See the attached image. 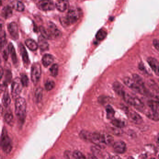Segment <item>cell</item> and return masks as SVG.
I'll list each match as a JSON object with an SVG mask.
<instances>
[{
    "mask_svg": "<svg viewBox=\"0 0 159 159\" xmlns=\"http://www.w3.org/2000/svg\"><path fill=\"white\" fill-rule=\"evenodd\" d=\"M158 143H159V136H158Z\"/></svg>",
    "mask_w": 159,
    "mask_h": 159,
    "instance_id": "obj_45",
    "label": "cell"
},
{
    "mask_svg": "<svg viewBox=\"0 0 159 159\" xmlns=\"http://www.w3.org/2000/svg\"><path fill=\"white\" fill-rule=\"evenodd\" d=\"M20 79L23 86L25 87V86H28L29 83V79L26 75L24 74L21 75V78H20Z\"/></svg>",
    "mask_w": 159,
    "mask_h": 159,
    "instance_id": "obj_37",
    "label": "cell"
},
{
    "mask_svg": "<svg viewBox=\"0 0 159 159\" xmlns=\"http://www.w3.org/2000/svg\"><path fill=\"white\" fill-rule=\"evenodd\" d=\"M145 113L146 115L147 116L149 119H151V120H153V121H155V122L159 121V114L157 112L153 111L150 109L146 111Z\"/></svg>",
    "mask_w": 159,
    "mask_h": 159,
    "instance_id": "obj_17",
    "label": "cell"
},
{
    "mask_svg": "<svg viewBox=\"0 0 159 159\" xmlns=\"http://www.w3.org/2000/svg\"><path fill=\"white\" fill-rule=\"evenodd\" d=\"M113 87H114V89L117 94L121 96H122L123 93L125 92L123 89V86L120 83L117 82L114 83L113 84Z\"/></svg>",
    "mask_w": 159,
    "mask_h": 159,
    "instance_id": "obj_26",
    "label": "cell"
},
{
    "mask_svg": "<svg viewBox=\"0 0 159 159\" xmlns=\"http://www.w3.org/2000/svg\"><path fill=\"white\" fill-rule=\"evenodd\" d=\"M25 44L27 47L32 51L37 50L38 48V45L33 39H27L25 41Z\"/></svg>",
    "mask_w": 159,
    "mask_h": 159,
    "instance_id": "obj_19",
    "label": "cell"
},
{
    "mask_svg": "<svg viewBox=\"0 0 159 159\" xmlns=\"http://www.w3.org/2000/svg\"><path fill=\"white\" fill-rule=\"evenodd\" d=\"M148 105L150 109L155 112L159 111V101L150 100L148 102Z\"/></svg>",
    "mask_w": 159,
    "mask_h": 159,
    "instance_id": "obj_27",
    "label": "cell"
},
{
    "mask_svg": "<svg viewBox=\"0 0 159 159\" xmlns=\"http://www.w3.org/2000/svg\"><path fill=\"white\" fill-rule=\"evenodd\" d=\"M123 82L127 87L133 90L136 93H139L143 95H147L149 94L148 90L146 88L145 85L138 84L133 79L130 78H125L123 79Z\"/></svg>",
    "mask_w": 159,
    "mask_h": 159,
    "instance_id": "obj_2",
    "label": "cell"
},
{
    "mask_svg": "<svg viewBox=\"0 0 159 159\" xmlns=\"http://www.w3.org/2000/svg\"><path fill=\"white\" fill-rule=\"evenodd\" d=\"M127 114L129 119L132 122L136 124H140L142 122L143 120L141 117L138 113L132 110L128 111Z\"/></svg>",
    "mask_w": 159,
    "mask_h": 159,
    "instance_id": "obj_10",
    "label": "cell"
},
{
    "mask_svg": "<svg viewBox=\"0 0 159 159\" xmlns=\"http://www.w3.org/2000/svg\"><path fill=\"white\" fill-rule=\"evenodd\" d=\"M27 103L25 98L19 97L15 99V113L20 122H24L26 116Z\"/></svg>",
    "mask_w": 159,
    "mask_h": 159,
    "instance_id": "obj_1",
    "label": "cell"
},
{
    "mask_svg": "<svg viewBox=\"0 0 159 159\" xmlns=\"http://www.w3.org/2000/svg\"><path fill=\"white\" fill-rule=\"evenodd\" d=\"M13 11L11 7L9 6H5L1 11V14L4 18H9L12 15Z\"/></svg>",
    "mask_w": 159,
    "mask_h": 159,
    "instance_id": "obj_21",
    "label": "cell"
},
{
    "mask_svg": "<svg viewBox=\"0 0 159 159\" xmlns=\"http://www.w3.org/2000/svg\"><path fill=\"white\" fill-rule=\"evenodd\" d=\"M23 86L20 78H15L13 81L11 85V95L14 99H16L19 97L22 92Z\"/></svg>",
    "mask_w": 159,
    "mask_h": 159,
    "instance_id": "obj_5",
    "label": "cell"
},
{
    "mask_svg": "<svg viewBox=\"0 0 159 159\" xmlns=\"http://www.w3.org/2000/svg\"><path fill=\"white\" fill-rule=\"evenodd\" d=\"M19 49L20 51V54L22 55V59L24 64H28L30 62L29 56L27 54L26 49L23 44H20L19 45Z\"/></svg>",
    "mask_w": 159,
    "mask_h": 159,
    "instance_id": "obj_15",
    "label": "cell"
},
{
    "mask_svg": "<svg viewBox=\"0 0 159 159\" xmlns=\"http://www.w3.org/2000/svg\"><path fill=\"white\" fill-rule=\"evenodd\" d=\"M2 102L3 105L5 107H8L10 105L11 103V98L8 90H5L4 93L2 97Z\"/></svg>",
    "mask_w": 159,
    "mask_h": 159,
    "instance_id": "obj_23",
    "label": "cell"
},
{
    "mask_svg": "<svg viewBox=\"0 0 159 159\" xmlns=\"http://www.w3.org/2000/svg\"><path fill=\"white\" fill-rule=\"evenodd\" d=\"M48 31L51 37L57 38L61 37V32L57 27L52 22H49L48 23Z\"/></svg>",
    "mask_w": 159,
    "mask_h": 159,
    "instance_id": "obj_8",
    "label": "cell"
},
{
    "mask_svg": "<svg viewBox=\"0 0 159 159\" xmlns=\"http://www.w3.org/2000/svg\"><path fill=\"white\" fill-rule=\"evenodd\" d=\"M55 5L58 11L63 12L68 8V2L67 0H58Z\"/></svg>",
    "mask_w": 159,
    "mask_h": 159,
    "instance_id": "obj_13",
    "label": "cell"
},
{
    "mask_svg": "<svg viewBox=\"0 0 159 159\" xmlns=\"http://www.w3.org/2000/svg\"><path fill=\"white\" fill-rule=\"evenodd\" d=\"M113 148L117 153H123L126 151V144L122 141H118L113 144Z\"/></svg>",
    "mask_w": 159,
    "mask_h": 159,
    "instance_id": "obj_12",
    "label": "cell"
},
{
    "mask_svg": "<svg viewBox=\"0 0 159 159\" xmlns=\"http://www.w3.org/2000/svg\"><path fill=\"white\" fill-rule=\"evenodd\" d=\"M55 87V83L52 80L47 81L45 84V88L48 91L52 90Z\"/></svg>",
    "mask_w": 159,
    "mask_h": 159,
    "instance_id": "obj_36",
    "label": "cell"
},
{
    "mask_svg": "<svg viewBox=\"0 0 159 159\" xmlns=\"http://www.w3.org/2000/svg\"><path fill=\"white\" fill-rule=\"evenodd\" d=\"M133 107L141 112L144 111L145 109V106L143 103L137 98L135 97V101Z\"/></svg>",
    "mask_w": 159,
    "mask_h": 159,
    "instance_id": "obj_28",
    "label": "cell"
},
{
    "mask_svg": "<svg viewBox=\"0 0 159 159\" xmlns=\"http://www.w3.org/2000/svg\"><path fill=\"white\" fill-rule=\"evenodd\" d=\"M102 141L103 144L110 145L113 144L114 142V138L108 134H102Z\"/></svg>",
    "mask_w": 159,
    "mask_h": 159,
    "instance_id": "obj_22",
    "label": "cell"
},
{
    "mask_svg": "<svg viewBox=\"0 0 159 159\" xmlns=\"http://www.w3.org/2000/svg\"><path fill=\"white\" fill-rule=\"evenodd\" d=\"M0 62H1V59H0Z\"/></svg>",
    "mask_w": 159,
    "mask_h": 159,
    "instance_id": "obj_46",
    "label": "cell"
},
{
    "mask_svg": "<svg viewBox=\"0 0 159 159\" xmlns=\"http://www.w3.org/2000/svg\"><path fill=\"white\" fill-rule=\"evenodd\" d=\"M111 124L117 128H122L125 126V122L120 119H115L112 120Z\"/></svg>",
    "mask_w": 159,
    "mask_h": 159,
    "instance_id": "obj_32",
    "label": "cell"
},
{
    "mask_svg": "<svg viewBox=\"0 0 159 159\" xmlns=\"http://www.w3.org/2000/svg\"><path fill=\"white\" fill-rule=\"evenodd\" d=\"M4 69L2 68V67L0 66V80L2 78V76L4 75Z\"/></svg>",
    "mask_w": 159,
    "mask_h": 159,
    "instance_id": "obj_41",
    "label": "cell"
},
{
    "mask_svg": "<svg viewBox=\"0 0 159 159\" xmlns=\"http://www.w3.org/2000/svg\"><path fill=\"white\" fill-rule=\"evenodd\" d=\"M8 32L10 36L14 40H17L19 38L18 27L17 23L15 22H12L8 25Z\"/></svg>",
    "mask_w": 159,
    "mask_h": 159,
    "instance_id": "obj_9",
    "label": "cell"
},
{
    "mask_svg": "<svg viewBox=\"0 0 159 159\" xmlns=\"http://www.w3.org/2000/svg\"><path fill=\"white\" fill-rule=\"evenodd\" d=\"M149 66L156 75L159 76V62L152 57H148L147 60Z\"/></svg>",
    "mask_w": 159,
    "mask_h": 159,
    "instance_id": "obj_11",
    "label": "cell"
},
{
    "mask_svg": "<svg viewBox=\"0 0 159 159\" xmlns=\"http://www.w3.org/2000/svg\"><path fill=\"white\" fill-rule=\"evenodd\" d=\"M4 26V22L2 20L0 19V31L2 30V29Z\"/></svg>",
    "mask_w": 159,
    "mask_h": 159,
    "instance_id": "obj_42",
    "label": "cell"
},
{
    "mask_svg": "<svg viewBox=\"0 0 159 159\" xmlns=\"http://www.w3.org/2000/svg\"><path fill=\"white\" fill-rule=\"evenodd\" d=\"M139 68L140 69V70L141 71H144V72H146V70L144 66V65L142 64H140L139 65Z\"/></svg>",
    "mask_w": 159,
    "mask_h": 159,
    "instance_id": "obj_40",
    "label": "cell"
},
{
    "mask_svg": "<svg viewBox=\"0 0 159 159\" xmlns=\"http://www.w3.org/2000/svg\"><path fill=\"white\" fill-rule=\"evenodd\" d=\"M9 53L11 55L12 60L14 63V64H16L17 63V55H16V52L15 50L13 45L12 43L9 44Z\"/></svg>",
    "mask_w": 159,
    "mask_h": 159,
    "instance_id": "obj_24",
    "label": "cell"
},
{
    "mask_svg": "<svg viewBox=\"0 0 159 159\" xmlns=\"http://www.w3.org/2000/svg\"><path fill=\"white\" fill-rule=\"evenodd\" d=\"M107 35V32L104 30L101 29L97 33L96 35V38L97 40L101 41V40H103L105 39V38H106Z\"/></svg>",
    "mask_w": 159,
    "mask_h": 159,
    "instance_id": "obj_31",
    "label": "cell"
},
{
    "mask_svg": "<svg viewBox=\"0 0 159 159\" xmlns=\"http://www.w3.org/2000/svg\"><path fill=\"white\" fill-rule=\"evenodd\" d=\"M42 94H43L42 93V90L41 87L38 88L35 90L34 96H35V100L37 103L40 102L42 100Z\"/></svg>",
    "mask_w": 159,
    "mask_h": 159,
    "instance_id": "obj_30",
    "label": "cell"
},
{
    "mask_svg": "<svg viewBox=\"0 0 159 159\" xmlns=\"http://www.w3.org/2000/svg\"><path fill=\"white\" fill-rule=\"evenodd\" d=\"M54 58L52 55L49 54H45L42 59V63L43 66L47 67L53 62Z\"/></svg>",
    "mask_w": 159,
    "mask_h": 159,
    "instance_id": "obj_18",
    "label": "cell"
},
{
    "mask_svg": "<svg viewBox=\"0 0 159 159\" xmlns=\"http://www.w3.org/2000/svg\"><path fill=\"white\" fill-rule=\"evenodd\" d=\"M153 45L155 48L159 52V41L156 39L153 40Z\"/></svg>",
    "mask_w": 159,
    "mask_h": 159,
    "instance_id": "obj_39",
    "label": "cell"
},
{
    "mask_svg": "<svg viewBox=\"0 0 159 159\" xmlns=\"http://www.w3.org/2000/svg\"><path fill=\"white\" fill-rule=\"evenodd\" d=\"M42 69L39 63H34L32 65L31 71V78L34 84H37L41 78Z\"/></svg>",
    "mask_w": 159,
    "mask_h": 159,
    "instance_id": "obj_6",
    "label": "cell"
},
{
    "mask_svg": "<svg viewBox=\"0 0 159 159\" xmlns=\"http://www.w3.org/2000/svg\"><path fill=\"white\" fill-rule=\"evenodd\" d=\"M13 8L19 12H23L25 9V6L23 2L18 0H13L11 2Z\"/></svg>",
    "mask_w": 159,
    "mask_h": 159,
    "instance_id": "obj_14",
    "label": "cell"
},
{
    "mask_svg": "<svg viewBox=\"0 0 159 159\" xmlns=\"http://www.w3.org/2000/svg\"><path fill=\"white\" fill-rule=\"evenodd\" d=\"M47 39L43 37L42 36H40L38 38V46L40 49L42 51L47 50L49 49V45L47 42Z\"/></svg>",
    "mask_w": 159,
    "mask_h": 159,
    "instance_id": "obj_16",
    "label": "cell"
},
{
    "mask_svg": "<svg viewBox=\"0 0 159 159\" xmlns=\"http://www.w3.org/2000/svg\"><path fill=\"white\" fill-rule=\"evenodd\" d=\"M5 0H0V5L2 4L4 2Z\"/></svg>",
    "mask_w": 159,
    "mask_h": 159,
    "instance_id": "obj_44",
    "label": "cell"
},
{
    "mask_svg": "<svg viewBox=\"0 0 159 159\" xmlns=\"http://www.w3.org/2000/svg\"><path fill=\"white\" fill-rule=\"evenodd\" d=\"M38 6L39 9L44 11H53L56 7L52 0H41L38 2Z\"/></svg>",
    "mask_w": 159,
    "mask_h": 159,
    "instance_id": "obj_7",
    "label": "cell"
},
{
    "mask_svg": "<svg viewBox=\"0 0 159 159\" xmlns=\"http://www.w3.org/2000/svg\"><path fill=\"white\" fill-rule=\"evenodd\" d=\"M4 119L9 126H13L14 125V116L11 112L8 111L6 112L4 116Z\"/></svg>",
    "mask_w": 159,
    "mask_h": 159,
    "instance_id": "obj_20",
    "label": "cell"
},
{
    "mask_svg": "<svg viewBox=\"0 0 159 159\" xmlns=\"http://www.w3.org/2000/svg\"><path fill=\"white\" fill-rule=\"evenodd\" d=\"M0 147L2 151L7 154L10 153L12 149V142L5 128H3L2 130L0 139Z\"/></svg>",
    "mask_w": 159,
    "mask_h": 159,
    "instance_id": "obj_3",
    "label": "cell"
},
{
    "mask_svg": "<svg viewBox=\"0 0 159 159\" xmlns=\"http://www.w3.org/2000/svg\"><path fill=\"white\" fill-rule=\"evenodd\" d=\"M7 44L6 33L5 31L2 30L0 31V47H2Z\"/></svg>",
    "mask_w": 159,
    "mask_h": 159,
    "instance_id": "obj_29",
    "label": "cell"
},
{
    "mask_svg": "<svg viewBox=\"0 0 159 159\" xmlns=\"http://www.w3.org/2000/svg\"><path fill=\"white\" fill-rule=\"evenodd\" d=\"M58 65L56 64H53L50 68V74L53 77H56L58 73Z\"/></svg>",
    "mask_w": 159,
    "mask_h": 159,
    "instance_id": "obj_34",
    "label": "cell"
},
{
    "mask_svg": "<svg viewBox=\"0 0 159 159\" xmlns=\"http://www.w3.org/2000/svg\"><path fill=\"white\" fill-rule=\"evenodd\" d=\"M39 29H40V31L42 36L43 37H44L46 39H49L51 38L48 30H47L44 27H43V26H40Z\"/></svg>",
    "mask_w": 159,
    "mask_h": 159,
    "instance_id": "obj_35",
    "label": "cell"
},
{
    "mask_svg": "<svg viewBox=\"0 0 159 159\" xmlns=\"http://www.w3.org/2000/svg\"><path fill=\"white\" fill-rule=\"evenodd\" d=\"M0 49L2 57L5 60L7 61L8 59V55L9 54V45L7 44L2 47H0Z\"/></svg>",
    "mask_w": 159,
    "mask_h": 159,
    "instance_id": "obj_25",
    "label": "cell"
},
{
    "mask_svg": "<svg viewBox=\"0 0 159 159\" xmlns=\"http://www.w3.org/2000/svg\"><path fill=\"white\" fill-rule=\"evenodd\" d=\"M73 158L75 159H85V156L83 153L79 151H75L72 154Z\"/></svg>",
    "mask_w": 159,
    "mask_h": 159,
    "instance_id": "obj_38",
    "label": "cell"
},
{
    "mask_svg": "<svg viewBox=\"0 0 159 159\" xmlns=\"http://www.w3.org/2000/svg\"><path fill=\"white\" fill-rule=\"evenodd\" d=\"M3 107L1 105H0V117L2 116V113H3Z\"/></svg>",
    "mask_w": 159,
    "mask_h": 159,
    "instance_id": "obj_43",
    "label": "cell"
},
{
    "mask_svg": "<svg viewBox=\"0 0 159 159\" xmlns=\"http://www.w3.org/2000/svg\"><path fill=\"white\" fill-rule=\"evenodd\" d=\"M82 16L81 9L77 8H71L68 12L64 19L65 24L67 25L74 24Z\"/></svg>",
    "mask_w": 159,
    "mask_h": 159,
    "instance_id": "obj_4",
    "label": "cell"
},
{
    "mask_svg": "<svg viewBox=\"0 0 159 159\" xmlns=\"http://www.w3.org/2000/svg\"><path fill=\"white\" fill-rule=\"evenodd\" d=\"M106 112H107V117L108 119H111L113 118L115 115V111L110 105H107L106 107Z\"/></svg>",
    "mask_w": 159,
    "mask_h": 159,
    "instance_id": "obj_33",
    "label": "cell"
}]
</instances>
